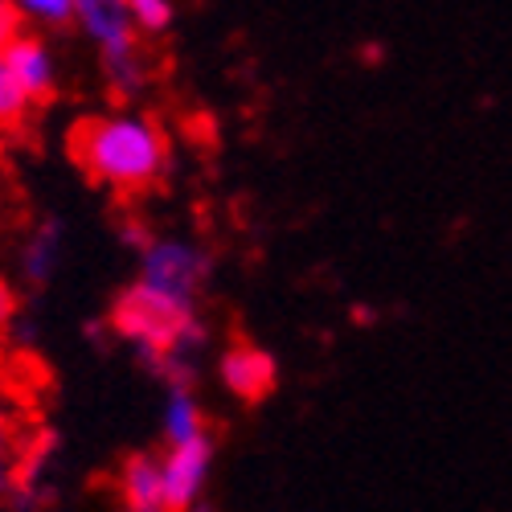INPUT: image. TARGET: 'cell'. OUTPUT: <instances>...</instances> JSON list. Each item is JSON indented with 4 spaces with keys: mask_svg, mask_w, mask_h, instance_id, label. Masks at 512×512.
Here are the masks:
<instances>
[{
    "mask_svg": "<svg viewBox=\"0 0 512 512\" xmlns=\"http://www.w3.org/2000/svg\"><path fill=\"white\" fill-rule=\"evenodd\" d=\"M218 373H222V386L238 398V402H263L275 394V381H279V361L250 345V340H238V345H230L218 361Z\"/></svg>",
    "mask_w": 512,
    "mask_h": 512,
    "instance_id": "obj_6",
    "label": "cell"
},
{
    "mask_svg": "<svg viewBox=\"0 0 512 512\" xmlns=\"http://www.w3.org/2000/svg\"><path fill=\"white\" fill-rule=\"evenodd\" d=\"M0 62L9 66L13 82L21 87V95L29 103H41V99H50L54 87H58V66H54V54L50 46L41 41L37 33H21L13 46L0 54Z\"/></svg>",
    "mask_w": 512,
    "mask_h": 512,
    "instance_id": "obj_7",
    "label": "cell"
},
{
    "mask_svg": "<svg viewBox=\"0 0 512 512\" xmlns=\"http://www.w3.org/2000/svg\"><path fill=\"white\" fill-rule=\"evenodd\" d=\"M119 496H123V512H144V508H164V492H160V459L152 455H132L119 472ZM168 512V508H164Z\"/></svg>",
    "mask_w": 512,
    "mask_h": 512,
    "instance_id": "obj_9",
    "label": "cell"
},
{
    "mask_svg": "<svg viewBox=\"0 0 512 512\" xmlns=\"http://www.w3.org/2000/svg\"><path fill=\"white\" fill-rule=\"evenodd\" d=\"M17 291L0 279V328H13V320H17Z\"/></svg>",
    "mask_w": 512,
    "mask_h": 512,
    "instance_id": "obj_16",
    "label": "cell"
},
{
    "mask_svg": "<svg viewBox=\"0 0 512 512\" xmlns=\"http://www.w3.org/2000/svg\"><path fill=\"white\" fill-rule=\"evenodd\" d=\"M127 17H132L136 33L156 37V33H164L168 25H173L177 9L168 5V0H127Z\"/></svg>",
    "mask_w": 512,
    "mask_h": 512,
    "instance_id": "obj_12",
    "label": "cell"
},
{
    "mask_svg": "<svg viewBox=\"0 0 512 512\" xmlns=\"http://www.w3.org/2000/svg\"><path fill=\"white\" fill-rule=\"evenodd\" d=\"M33 103L21 95V87L13 82V74H9V66L0 62V127H17L21 119H25V111H29Z\"/></svg>",
    "mask_w": 512,
    "mask_h": 512,
    "instance_id": "obj_14",
    "label": "cell"
},
{
    "mask_svg": "<svg viewBox=\"0 0 512 512\" xmlns=\"http://www.w3.org/2000/svg\"><path fill=\"white\" fill-rule=\"evenodd\" d=\"M189 512H213V508H209V504H197V508H189Z\"/></svg>",
    "mask_w": 512,
    "mask_h": 512,
    "instance_id": "obj_17",
    "label": "cell"
},
{
    "mask_svg": "<svg viewBox=\"0 0 512 512\" xmlns=\"http://www.w3.org/2000/svg\"><path fill=\"white\" fill-rule=\"evenodd\" d=\"M213 467V443L209 435L189 443V447H173L160 459V492H164V508L168 512H189L201 504L205 480Z\"/></svg>",
    "mask_w": 512,
    "mask_h": 512,
    "instance_id": "obj_5",
    "label": "cell"
},
{
    "mask_svg": "<svg viewBox=\"0 0 512 512\" xmlns=\"http://www.w3.org/2000/svg\"><path fill=\"white\" fill-rule=\"evenodd\" d=\"M197 439H205V414H201L193 390H168V398H164V443H168V451L189 447Z\"/></svg>",
    "mask_w": 512,
    "mask_h": 512,
    "instance_id": "obj_10",
    "label": "cell"
},
{
    "mask_svg": "<svg viewBox=\"0 0 512 512\" xmlns=\"http://www.w3.org/2000/svg\"><path fill=\"white\" fill-rule=\"evenodd\" d=\"M111 328L140 357L197 361V353L205 349V340H209V328L201 324L197 304L168 300V295L148 291L140 283L119 291V300L111 304Z\"/></svg>",
    "mask_w": 512,
    "mask_h": 512,
    "instance_id": "obj_2",
    "label": "cell"
},
{
    "mask_svg": "<svg viewBox=\"0 0 512 512\" xmlns=\"http://www.w3.org/2000/svg\"><path fill=\"white\" fill-rule=\"evenodd\" d=\"M62 250H66V226L58 218H41L33 234L21 246V275L29 287H50V279L62 267Z\"/></svg>",
    "mask_w": 512,
    "mask_h": 512,
    "instance_id": "obj_8",
    "label": "cell"
},
{
    "mask_svg": "<svg viewBox=\"0 0 512 512\" xmlns=\"http://www.w3.org/2000/svg\"><path fill=\"white\" fill-rule=\"evenodd\" d=\"M132 512H136V508H132ZM144 512H164V508H144Z\"/></svg>",
    "mask_w": 512,
    "mask_h": 512,
    "instance_id": "obj_18",
    "label": "cell"
},
{
    "mask_svg": "<svg viewBox=\"0 0 512 512\" xmlns=\"http://www.w3.org/2000/svg\"><path fill=\"white\" fill-rule=\"evenodd\" d=\"M209 279V254L185 238H152L140 250V287L160 291L168 300L197 304V295Z\"/></svg>",
    "mask_w": 512,
    "mask_h": 512,
    "instance_id": "obj_4",
    "label": "cell"
},
{
    "mask_svg": "<svg viewBox=\"0 0 512 512\" xmlns=\"http://www.w3.org/2000/svg\"><path fill=\"white\" fill-rule=\"evenodd\" d=\"M17 459H21V443H17V426H13V414L0 406V496L13 488V476H17Z\"/></svg>",
    "mask_w": 512,
    "mask_h": 512,
    "instance_id": "obj_13",
    "label": "cell"
},
{
    "mask_svg": "<svg viewBox=\"0 0 512 512\" xmlns=\"http://www.w3.org/2000/svg\"><path fill=\"white\" fill-rule=\"evenodd\" d=\"M70 152L95 181L115 189H144L160 181L168 164V144L148 115L82 119L70 136Z\"/></svg>",
    "mask_w": 512,
    "mask_h": 512,
    "instance_id": "obj_1",
    "label": "cell"
},
{
    "mask_svg": "<svg viewBox=\"0 0 512 512\" xmlns=\"http://www.w3.org/2000/svg\"><path fill=\"white\" fill-rule=\"evenodd\" d=\"M78 29L95 41L103 58V74L119 99L136 95L148 82V54L140 46V33L127 17V0H78Z\"/></svg>",
    "mask_w": 512,
    "mask_h": 512,
    "instance_id": "obj_3",
    "label": "cell"
},
{
    "mask_svg": "<svg viewBox=\"0 0 512 512\" xmlns=\"http://www.w3.org/2000/svg\"><path fill=\"white\" fill-rule=\"evenodd\" d=\"M0 512H5V496H0Z\"/></svg>",
    "mask_w": 512,
    "mask_h": 512,
    "instance_id": "obj_19",
    "label": "cell"
},
{
    "mask_svg": "<svg viewBox=\"0 0 512 512\" xmlns=\"http://www.w3.org/2000/svg\"><path fill=\"white\" fill-rule=\"evenodd\" d=\"M21 33H25V17H21V9L13 5V0H0V54H5Z\"/></svg>",
    "mask_w": 512,
    "mask_h": 512,
    "instance_id": "obj_15",
    "label": "cell"
},
{
    "mask_svg": "<svg viewBox=\"0 0 512 512\" xmlns=\"http://www.w3.org/2000/svg\"><path fill=\"white\" fill-rule=\"evenodd\" d=\"M17 9H21V17H25V25H37V29L58 33V29H70V25H74L78 0H21Z\"/></svg>",
    "mask_w": 512,
    "mask_h": 512,
    "instance_id": "obj_11",
    "label": "cell"
}]
</instances>
